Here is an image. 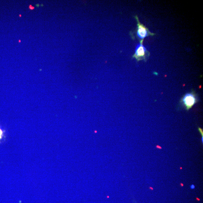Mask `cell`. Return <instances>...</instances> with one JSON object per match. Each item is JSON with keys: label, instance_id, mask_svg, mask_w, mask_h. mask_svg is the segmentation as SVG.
I'll return each mask as SVG.
<instances>
[{"label": "cell", "instance_id": "5b68a950", "mask_svg": "<svg viewBox=\"0 0 203 203\" xmlns=\"http://www.w3.org/2000/svg\"><path fill=\"white\" fill-rule=\"evenodd\" d=\"M195 186H194V185H191L190 186L191 189H194L195 188Z\"/></svg>", "mask_w": 203, "mask_h": 203}, {"label": "cell", "instance_id": "6da1fadb", "mask_svg": "<svg viewBox=\"0 0 203 203\" xmlns=\"http://www.w3.org/2000/svg\"><path fill=\"white\" fill-rule=\"evenodd\" d=\"M134 17L137 22V27L134 31L131 32L130 33V35L133 39L137 38L140 42H143L145 38L155 35L154 33L150 32L148 28L140 23L137 15L134 16Z\"/></svg>", "mask_w": 203, "mask_h": 203}, {"label": "cell", "instance_id": "8992f818", "mask_svg": "<svg viewBox=\"0 0 203 203\" xmlns=\"http://www.w3.org/2000/svg\"><path fill=\"white\" fill-rule=\"evenodd\" d=\"M154 74H155V75H158V73H156V72L155 73H154Z\"/></svg>", "mask_w": 203, "mask_h": 203}, {"label": "cell", "instance_id": "7a4b0ae2", "mask_svg": "<svg viewBox=\"0 0 203 203\" xmlns=\"http://www.w3.org/2000/svg\"><path fill=\"white\" fill-rule=\"evenodd\" d=\"M143 42H140L136 48L135 53L132 55L133 58H136L137 61L144 60L145 61L150 55V52L143 46Z\"/></svg>", "mask_w": 203, "mask_h": 203}, {"label": "cell", "instance_id": "3957f363", "mask_svg": "<svg viewBox=\"0 0 203 203\" xmlns=\"http://www.w3.org/2000/svg\"><path fill=\"white\" fill-rule=\"evenodd\" d=\"M197 102L196 95L193 93H187L183 96L181 102L187 110L191 108Z\"/></svg>", "mask_w": 203, "mask_h": 203}, {"label": "cell", "instance_id": "277c9868", "mask_svg": "<svg viewBox=\"0 0 203 203\" xmlns=\"http://www.w3.org/2000/svg\"><path fill=\"white\" fill-rule=\"evenodd\" d=\"M2 136H3V132L2 130L0 129V139L2 138Z\"/></svg>", "mask_w": 203, "mask_h": 203}]
</instances>
